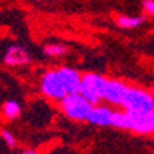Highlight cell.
I'll return each instance as SVG.
<instances>
[{
	"instance_id": "5b68a950",
	"label": "cell",
	"mask_w": 154,
	"mask_h": 154,
	"mask_svg": "<svg viewBox=\"0 0 154 154\" xmlns=\"http://www.w3.org/2000/svg\"><path fill=\"white\" fill-rule=\"evenodd\" d=\"M38 88H40V93L46 99L54 100V102H60L69 94L68 89H66V85H65V82H63L62 75L59 72V68L48 69L46 72H43L42 77H40Z\"/></svg>"
},
{
	"instance_id": "3957f363",
	"label": "cell",
	"mask_w": 154,
	"mask_h": 154,
	"mask_svg": "<svg viewBox=\"0 0 154 154\" xmlns=\"http://www.w3.org/2000/svg\"><path fill=\"white\" fill-rule=\"evenodd\" d=\"M122 108L131 114H145L154 111V91H148L139 86H130Z\"/></svg>"
},
{
	"instance_id": "ba28073f",
	"label": "cell",
	"mask_w": 154,
	"mask_h": 154,
	"mask_svg": "<svg viewBox=\"0 0 154 154\" xmlns=\"http://www.w3.org/2000/svg\"><path fill=\"white\" fill-rule=\"evenodd\" d=\"M112 116L114 109L106 105H96L88 117V123L94 126H111L112 125Z\"/></svg>"
},
{
	"instance_id": "9a60e30c",
	"label": "cell",
	"mask_w": 154,
	"mask_h": 154,
	"mask_svg": "<svg viewBox=\"0 0 154 154\" xmlns=\"http://www.w3.org/2000/svg\"><path fill=\"white\" fill-rule=\"evenodd\" d=\"M19 154H38L35 149H25V151H22V152H19Z\"/></svg>"
},
{
	"instance_id": "9c48e42d",
	"label": "cell",
	"mask_w": 154,
	"mask_h": 154,
	"mask_svg": "<svg viewBox=\"0 0 154 154\" xmlns=\"http://www.w3.org/2000/svg\"><path fill=\"white\" fill-rule=\"evenodd\" d=\"M59 72L62 75L63 82H65L66 89H68L69 94L80 91V83H82L83 74H80L75 68H71V66H60L59 68Z\"/></svg>"
},
{
	"instance_id": "7c38bea8",
	"label": "cell",
	"mask_w": 154,
	"mask_h": 154,
	"mask_svg": "<svg viewBox=\"0 0 154 154\" xmlns=\"http://www.w3.org/2000/svg\"><path fill=\"white\" fill-rule=\"evenodd\" d=\"M66 46L62 43H48L43 48V54L46 57H62L66 54Z\"/></svg>"
},
{
	"instance_id": "4fadbf2b",
	"label": "cell",
	"mask_w": 154,
	"mask_h": 154,
	"mask_svg": "<svg viewBox=\"0 0 154 154\" xmlns=\"http://www.w3.org/2000/svg\"><path fill=\"white\" fill-rule=\"evenodd\" d=\"M0 136H2L3 142L6 143V146H9V148H14V146L17 145V139H16V136L12 134L9 130H2Z\"/></svg>"
},
{
	"instance_id": "277c9868",
	"label": "cell",
	"mask_w": 154,
	"mask_h": 154,
	"mask_svg": "<svg viewBox=\"0 0 154 154\" xmlns=\"http://www.w3.org/2000/svg\"><path fill=\"white\" fill-rule=\"evenodd\" d=\"M62 112L66 116L68 119L75 120V122H86L89 114H91L94 105H91L89 102L80 94V93H72L68 94L63 100L59 102Z\"/></svg>"
},
{
	"instance_id": "6da1fadb",
	"label": "cell",
	"mask_w": 154,
	"mask_h": 154,
	"mask_svg": "<svg viewBox=\"0 0 154 154\" xmlns=\"http://www.w3.org/2000/svg\"><path fill=\"white\" fill-rule=\"evenodd\" d=\"M114 128L133 131L140 136H149L154 134V111L145 114H131L128 111H116L112 116V125Z\"/></svg>"
},
{
	"instance_id": "5bb4252c",
	"label": "cell",
	"mask_w": 154,
	"mask_h": 154,
	"mask_svg": "<svg viewBox=\"0 0 154 154\" xmlns=\"http://www.w3.org/2000/svg\"><path fill=\"white\" fill-rule=\"evenodd\" d=\"M142 5H143V9L146 11V14L154 17V0H143Z\"/></svg>"
},
{
	"instance_id": "30bf717a",
	"label": "cell",
	"mask_w": 154,
	"mask_h": 154,
	"mask_svg": "<svg viewBox=\"0 0 154 154\" xmlns=\"http://www.w3.org/2000/svg\"><path fill=\"white\" fill-rule=\"evenodd\" d=\"M145 22V17L143 16H119L116 19V25L122 29H134V28H139L140 25Z\"/></svg>"
},
{
	"instance_id": "8fae6325",
	"label": "cell",
	"mask_w": 154,
	"mask_h": 154,
	"mask_svg": "<svg viewBox=\"0 0 154 154\" xmlns=\"http://www.w3.org/2000/svg\"><path fill=\"white\" fill-rule=\"evenodd\" d=\"M2 112H3L6 120H17L20 117V114H22V106H20V103L17 100L9 99V100H6L3 103Z\"/></svg>"
},
{
	"instance_id": "52a82bcc",
	"label": "cell",
	"mask_w": 154,
	"mask_h": 154,
	"mask_svg": "<svg viewBox=\"0 0 154 154\" xmlns=\"http://www.w3.org/2000/svg\"><path fill=\"white\" fill-rule=\"evenodd\" d=\"M130 89V85H126L122 80L117 79H109L108 80V86H106V94H105V100L108 102L109 105H120L123 103L125 96Z\"/></svg>"
},
{
	"instance_id": "7a4b0ae2",
	"label": "cell",
	"mask_w": 154,
	"mask_h": 154,
	"mask_svg": "<svg viewBox=\"0 0 154 154\" xmlns=\"http://www.w3.org/2000/svg\"><path fill=\"white\" fill-rule=\"evenodd\" d=\"M108 77L97 74V72H85L80 83V94L89 102L91 105H100L102 100H105Z\"/></svg>"
},
{
	"instance_id": "8992f818",
	"label": "cell",
	"mask_w": 154,
	"mask_h": 154,
	"mask_svg": "<svg viewBox=\"0 0 154 154\" xmlns=\"http://www.w3.org/2000/svg\"><path fill=\"white\" fill-rule=\"evenodd\" d=\"M31 62L29 51L22 45H9L3 53V63L6 66H25Z\"/></svg>"
}]
</instances>
